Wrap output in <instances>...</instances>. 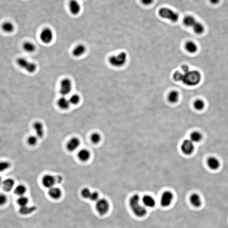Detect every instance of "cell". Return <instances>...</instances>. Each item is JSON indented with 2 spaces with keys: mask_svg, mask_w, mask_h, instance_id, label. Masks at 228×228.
<instances>
[{
  "mask_svg": "<svg viewBox=\"0 0 228 228\" xmlns=\"http://www.w3.org/2000/svg\"><path fill=\"white\" fill-rule=\"evenodd\" d=\"M130 208L133 213L137 217L142 218L146 215L147 210L141 201L140 197L138 194L132 196L129 201Z\"/></svg>",
  "mask_w": 228,
  "mask_h": 228,
  "instance_id": "cell-1",
  "label": "cell"
},
{
  "mask_svg": "<svg viewBox=\"0 0 228 228\" xmlns=\"http://www.w3.org/2000/svg\"><path fill=\"white\" fill-rule=\"evenodd\" d=\"M201 74L196 70H189L182 73L181 82L188 86H194L199 84L201 80Z\"/></svg>",
  "mask_w": 228,
  "mask_h": 228,
  "instance_id": "cell-2",
  "label": "cell"
},
{
  "mask_svg": "<svg viewBox=\"0 0 228 228\" xmlns=\"http://www.w3.org/2000/svg\"><path fill=\"white\" fill-rule=\"evenodd\" d=\"M16 63L20 67L29 73H33L36 71V64L28 61L26 58L23 57L17 58L16 60Z\"/></svg>",
  "mask_w": 228,
  "mask_h": 228,
  "instance_id": "cell-3",
  "label": "cell"
},
{
  "mask_svg": "<svg viewBox=\"0 0 228 228\" xmlns=\"http://www.w3.org/2000/svg\"><path fill=\"white\" fill-rule=\"evenodd\" d=\"M127 55L125 52H121L117 55H114L109 58V64L113 66L120 67L126 64L127 61Z\"/></svg>",
  "mask_w": 228,
  "mask_h": 228,
  "instance_id": "cell-4",
  "label": "cell"
},
{
  "mask_svg": "<svg viewBox=\"0 0 228 228\" xmlns=\"http://www.w3.org/2000/svg\"><path fill=\"white\" fill-rule=\"evenodd\" d=\"M158 13L162 18L168 19L173 22H177L179 19L178 14L169 8H162L159 11Z\"/></svg>",
  "mask_w": 228,
  "mask_h": 228,
  "instance_id": "cell-5",
  "label": "cell"
},
{
  "mask_svg": "<svg viewBox=\"0 0 228 228\" xmlns=\"http://www.w3.org/2000/svg\"><path fill=\"white\" fill-rule=\"evenodd\" d=\"M72 88V82L70 79L64 78L61 82L60 93L62 96H66L71 93Z\"/></svg>",
  "mask_w": 228,
  "mask_h": 228,
  "instance_id": "cell-6",
  "label": "cell"
},
{
  "mask_svg": "<svg viewBox=\"0 0 228 228\" xmlns=\"http://www.w3.org/2000/svg\"><path fill=\"white\" fill-rule=\"evenodd\" d=\"M54 34L51 28L46 27L44 28L40 34V39L43 43L45 44L51 43L53 40Z\"/></svg>",
  "mask_w": 228,
  "mask_h": 228,
  "instance_id": "cell-7",
  "label": "cell"
},
{
  "mask_svg": "<svg viewBox=\"0 0 228 228\" xmlns=\"http://www.w3.org/2000/svg\"><path fill=\"white\" fill-rule=\"evenodd\" d=\"M109 205L108 201L105 199H99L96 204V209L101 215H104L109 210Z\"/></svg>",
  "mask_w": 228,
  "mask_h": 228,
  "instance_id": "cell-8",
  "label": "cell"
},
{
  "mask_svg": "<svg viewBox=\"0 0 228 228\" xmlns=\"http://www.w3.org/2000/svg\"><path fill=\"white\" fill-rule=\"evenodd\" d=\"M173 200V195L172 193L170 192L167 191L163 192L161 196V205L163 207H168L171 205Z\"/></svg>",
  "mask_w": 228,
  "mask_h": 228,
  "instance_id": "cell-9",
  "label": "cell"
},
{
  "mask_svg": "<svg viewBox=\"0 0 228 228\" xmlns=\"http://www.w3.org/2000/svg\"><path fill=\"white\" fill-rule=\"evenodd\" d=\"M194 147L193 143L190 139H186L182 142L181 149L184 154L190 155L192 154L194 151Z\"/></svg>",
  "mask_w": 228,
  "mask_h": 228,
  "instance_id": "cell-10",
  "label": "cell"
},
{
  "mask_svg": "<svg viewBox=\"0 0 228 228\" xmlns=\"http://www.w3.org/2000/svg\"><path fill=\"white\" fill-rule=\"evenodd\" d=\"M69 9L72 15H78L81 10L80 4L77 0H71L69 3Z\"/></svg>",
  "mask_w": 228,
  "mask_h": 228,
  "instance_id": "cell-11",
  "label": "cell"
},
{
  "mask_svg": "<svg viewBox=\"0 0 228 228\" xmlns=\"http://www.w3.org/2000/svg\"><path fill=\"white\" fill-rule=\"evenodd\" d=\"M56 182V178L51 175H45L42 178V182L43 186L46 188H50L53 187Z\"/></svg>",
  "mask_w": 228,
  "mask_h": 228,
  "instance_id": "cell-12",
  "label": "cell"
},
{
  "mask_svg": "<svg viewBox=\"0 0 228 228\" xmlns=\"http://www.w3.org/2000/svg\"><path fill=\"white\" fill-rule=\"evenodd\" d=\"M80 144V139L77 137H73L68 141L66 145L67 149L69 151L73 152L78 148Z\"/></svg>",
  "mask_w": 228,
  "mask_h": 228,
  "instance_id": "cell-13",
  "label": "cell"
},
{
  "mask_svg": "<svg viewBox=\"0 0 228 228\" xmlns=\"http://www.w3.org/2000/svg\"><path fill=\"white\" fill-rule=\"evenodd\" d=\"M142 202L146 208H153L156 205V201L152 196L145 195L142 199Z\"/></svg>",
  "mask_w": 228,
  "mask_h": 228,
  "instance_id": "cell-14",
  "label": "cell"
},
{
  "mask_svg": "<svg viewBox=\"0 0 228 228\" xmlns=\"http://www.w3.org/2000/svg\"><path fill=\"white\" fill-rule=\"evenodd\" d=\"M86 47L85 45L82 44H79L74 48L72 53L75 57H80L83 56L86 52Z\"/></svg>",
  "mask_w": 228,
  "mask_h": 228,
  "instance_id": "cell-15",
  "label": "cell"
},
{
  "mask_svg": "<svg viewBox=\"0 0 228 228\" xmlns=\"http://www.w3.org/2000/svg\"><path fill=\"white\" fill-rule=\"evenodd\" d=\"M209 168L212 170H216L219 168L220 163L218 158L215 157H210L206 161Z\"/></svg>",
  "mask_w": 228,
  "mask_h": 228,
  "instance_id": "cell-16",
  "label": "cell"
},
{
  "mask_svg": "<svg viewBox=\"0 0 228 228\" xmlns=\"http://www.w3.org/2000/svg\"><path fill=\"white\" fill-rule=\"evenodd\" d=\"M15 181L12 178H9L3 181L2 187L6 192H10L15 187Z\"/></svg>",
  "mask_w": 228,
  "mask_h": 228,
  "instance_id": "cell-17",
  "label": "cell"
},
{
  "mask_svg": "<svg viewBox=\"0 0 228 228\" xmlns=\"http://www.w3.org/2000/svg\"><path fill=\"white\" fill-rule=\"evenodd\" d=\"M49 195L52 199H59L61 196V191L57 187H52L49 188L48 192Z\"/></svg>",
  "mask_w": 228,
  "mask_h": 228,
  "instance_id": "cell-18",
  "label": "cell"
},
{
  "mask_svg": "<svg viewBox=\"0 0 228 228\" xmlns=\"http://www.w3.org/2000/svg\"><path fill=\"white\" fill-rule=\"evenodd\" d=\"M190 201L192 205L196 207H199L201 206V197L197 193H193L191 196L190 197Z\"/></svg>",
  "mask_w": 228,
  "mask_h": 228,
  "instance_id": "cell-19",
  "label": "cell"
},
{
  "mask_svg": "<svg viewBox=\"0 0 228 228\" xmlns=\"http://www.w3.org/2000/svg\"><path fill=\"white\" fill-rule=\"evenodd\" d=\"M33 128L36 136L39 138L43 137L44 134V126L43 124L39 122H36L33 125Z\"/></svg>",
  "mask_w": 228,
  "mask_h": 228,
  "instance_id": "cell-20",
  "label": "cell"
},
{
  "mask_svg": "<svg viewBox=\"0 0 228 228\" xmlns=\"http://www.w3.org/2000/svg\"><path fill=\"white\" fill-rule=\"evenodd\" d=\"M90 154L89 150L85 149H81L79 151L78 157L80 160L85 162L90 158Z\"/></svg>",
  "mask_w": 228,
  "mask_h": 228,
  "instance_id": "cell-21",
  "label": "cell"
},
{
  "mask_svg": "<svg viewBox=\"0 0 228 228\" xmlns=\"http://www.w3.org/2000/svg\"><path fill=\"white\" fill-rule=\"evenodd\" d=\"M57 104L58 107L62 109H68L70 107V101L67 99L65 96H62L58 100Z\"/></svg>",
  "mask_w": 228,
  "mask_h": 228,
  "instance_id": "cell-22",
  "label": "cell"
},
{
  "mask_svg": "<svg viewBox=\"0 0 228 228\" xmlns=\"http://www.w3.org/2000/svg\"><path fill=\"white\" fill-rule=\"evenodd\" d=\"M2 29L6 33H12L15 30V26L12 22L6 21L2 25Z\"/></svg>",
  "mask_w": 228,
  "mask_h": 228,
  "instance_id": "cell-23",
  "label": "cell"
},
{
  "mask_svg": "<svg viewBox=\"0 0 228 228\" xmlns=\"http://www.w3.org/2000/svg\"><path fill=\"white\" fill-rule=\"evenodd\" d=\"M22 48L27 53H33L36 50V46L31 41H25L22 45Z\"/></svg>",
  "mask_w": 228,
  "mask_h": 228,
  "instance_id": "cell-24",
  "label": "cell"
},
{
  "mask_svg": "<svg viewBox=\"0 0 228 228\" xmlns=\"http://www.w3.org/2000/svg\"><path fill=\"white\" fill-rule=\"evenodd\" d=\"M186 51L191 53H194L198 50V46L195 42L192 41H188L185 45Z\"/></svg>",
  "mask_w": 228,
  "mask_h": 228,
  "instance_id": "cell-25",
  "label": "cell"
},
{
  "mask_svg": "<svg viewBox=\"0 0 228 228\" xmlns=\"http://www.w3.org/2000/svg\"><path fill=\"white\" fill-rule=\"evenodd\" d=\"M194 32L197 34H201L205 32V27L202 23L196 22L192 27Z\"/></svg>",
  "mask_w": 228,
  "mask_h": 228,
  "instance_id": "cell-26",
  "label": "cell"
},
{
  "mask_svg": "<svg viewBox=\"0 0 228 228\" xmlns=\"http://www.w3.org/2000/svg\"><path fill=\"white\" fill-rule=\"evenodd\" d=\"M190 140L193 143H197L201 141L202 140V135L200 132H193L191 133Z\"/></svg>",
  "mask_w": 228,
  "mask_h": 228,
  "instance_id": "cell-27",
  "label": "cell"
},
{
  "mask_svg": "<svg viewBox=\"0 0 228 228\" xmlns=\"http://www.w3.org/2000/svg\"><path fill=\"white\" fill-rule=\"evenodd\" d=\"M36 209V207L35 206H22L20 207L19 212L21 214L23 215H26L29 214L33 211H35Z\"/></svg>",
  "mask_w": 228,
  "mask_h": 228,
  "instance_id": "cell-28",
  "label": "cell"
},
{
  "mask_svg": "<svg viewBox=\"0 0 228 228\" xmlns=\"http://www.w3.org/2000/svg\"><path fill=\"white\" fill-rule=\"evenodd\" d=\"M26 192V187L24 185L22 184L18 185L14 189V192L15 194L20 196H24Z\"/></svg>",
  "mask_w": 228,
  "mask_h": 228,
  "instance_id": "cell-29",
  "label": "cell"
},
{
  "mask_svg": "<svg viewBox=\"0 0 228 228\" xmlns=\"http://www.w3.org/2000/svg\"><path fill=\"white\" fill-rule=\"evenodd\" d=\"M195 19L192 16H186L183 19V23L186 26L192 27L196 22Z\"/></svg>",
  "mask_w": 228,
  "mask_h": 228,
  "instance_id": "cell-30",
  "label": "cell"
},
{
  "mask_svg": "<svg viewBox=\"0 0 228 228\" xmlns=\"http://www.w3.org/2000/svg\"><path fill=\"white\" fill-rule=\"evenodd\" d=\"M179 95L178 93L176 91L171 92L168 95V100L172 103H175L179 99Z\"/></svg>",
  "mask_w": 228,
  "mask_h": 228,
  "instance_id": "cell-31",
  "label": "cell"
},
{
  "mask_svg": "<svg viewBox=\"0 0 228 228\" xmlns=\"http://www.w3.org/2000/svg\"><path fill=\"white\" fill-rule=\"evenodd\" d=\"M193 107L197 110L201 111L205 107V103L201 99H198L196 100L193 103Z\"/></svg>",
  "mask_w": 228,
  "mask_h": 228,
  "instance_id": "cell-32",
  "label": "cell"
},
{
  "mask_svg": "<svg viewBox=\"0 0 228 228\" xmlns=\"http://www.w3.org/2000/svg\"><path fill=\"white\" fill-rule=\"evenodd\" d=\"M11 164L8 161H0V172H3L8 170L10 167Z\"/></svg>",
  "mask_w": 228,
  "mask_h": 228,
  "instance_id": "cell-33",
  "label": "cell"
},
{
  "mask_svg": "<svg viewBox=\"0 0 228 228\" xmlns=\"http://www.w3.org/2000/svg\"><path fill=\"white\" fill-rule=\"evenodd\" d=\"M28 201L29 200L28 198L24 196H20L17 200V203L20 207L27 206Z\"/></svg>",
  "mask_w": 228,
  "mask_h": 228,
  "instance_id": "cell-34",
  "label": "cell"
},
{
  "mask_svg": "<svg viewBox=\"0 0 228 228\" xmlns=\"http://www.w3.org/2000/svg\"><path fill=\"white\" fill-rule=\"evenodd\" d=\"M69 100L70 104L77 105L80 102V98L78 94H75L71 95Z\"/></svg>",
  "mask_w": 228,
  "mask_h": 228,
  "instance_id": "cell-35",
  "label": "cell"
},
{
  "mask_svg": "<svg viewBox=\"0 0 228 228\" xmlns=\"http://www.w3.org/2000/svg\"><path fill=\"white\" fill-rule=\"evenodd\" d=\"M38 141V137L37 136L32 135L29 136L27 139V143L31 146H34L36 144Z\"/></svg>",
  "mask_w": 228,
  "mask_h": 228,
  "instance_id": "cell-36",
  "label": "cell"
},
{
  "mask_svg": "<svg viewBox=\"0 0 228 228\" xmlns=\"http://www.w3.org/2000/svg\"><path fill=\"white\" fill-rule=\"evenodd\" d=\"M101 137L98 133H93L91 136V140L94 144H97L101 140Z\"/></svg>",
  "mask_w": 228,
  "mask_h": 228,
  "instance_id": "cell-37",
  "label": "cell"
},
{
  "mask_svg": "<svg viewBox=\"0 0 228 228\" xmlns=\"http://www.w3.org/2000/svg\"><path fill=\"white\" fill-rule=\"evenodd\" d=\"M91 192L88 188H85L82 190L81 192V195L83 198L85 199H89Z\"/></svg>",
  "mask_w": 228,
  "mask_h": 228,
  "instance_id": "cell-38",
  "label": "cell"
},
{
  "mask_svg": "<svg viewBox=\"0 0 228 228\" xmlns=\"http://www.w3.org/2000/svg\"><path fill=\"white\" fill-rule=\"evenodd\" d=\"M182 73L180 72V71H177L173 75V78L174 80L178 82H180L181 81L182 79Z\"/></svg>",
  "mask_w": 228,
  "mask_h": 228,
  "instance_id": "cell-39",
  "label": "cell"
},
{
  "mask_svg": "<svg viewBox=\"0 0 228 228\" xmlns=\"http://www.w3.org/2000/svg\"><path fill=\"white\" fill-rule=\"evenodd\" d=\"M7 201V197L3 193L0 194V205H4Z\"/></svg>",
  "mask_w": 228,
  "mask_h": 228,
  "instance_id": "cell-40",
  "label": "cell"
},
{
  "mask_svg": "<svg viewBox=\"0 0 228 228\" xmlns=\"http://www.w3.org/2000/svg\"><path fill=\"white\" fill-rule=\"evenodd\" d=\"M99 195L97 192H91L89 199L92 201H97L99 200Z\"/></svg>",
  "mask_w": 228,
  "mask_h": 228,
  "instance_id": "cell-41",
  "label": "cell"
},
{
  "mask_svg": "<svg viewBox=\"0 0 228 228\" xmlns=\"http://www.w3.org/2000/svg\"><path fill=\"white\" fill-rule=\"evenodd\" d=\"M142 2L144 5H149L151 4L153 2V0H141Z\"/></svg>",
  "mask_w": 228,
  "mask_h": 228,
  "instance_id": "cell-42",
  "label": "cell"
},
{
  "mask_svg": "<svg viewBox=\"0 0 228 228\" xmlns=\"http://www.w3.org/2000/svg\"><path fill=\"white\" fill-rule=\"evenodd\" d=\"M181 69H182V71L183 73L188 72L190 70L189 67L188 66V65H182V66L181 67Z\"/></svg>",
  "mask_w": 228,
  "mask_h": 228,
  "instance_id": "cell-43",
  "label": "cell"
},
{
  "mask_svg": "<svg viewBox=\"0 0 228 228\" xmlns=\"http://www.w3.org/2000/svg\"><path fill=\"white\" fill-rule=\"evenodd\" d=\"M220 0H210V2L212 4H217L219 3Z\"/></svg>",
  "mask_w": 228,
  "mask_h": 228,
  "instance_id": "cell-44",
  "label": "cell"
},
{
  "mask_svg": "<svg viewBox=\"0 0 228 228\" xmlns=\"http://www.w3.org/2000/svg\"><path fill=\"white\" fill-rule=\"evenodd\" d=\"M3 180H2V177L0 176V186H2L3 184Z\"/></svg>",
  "mask_w": 228,
  "mask_h": 228,
  "instance_id": "cell-45",
  "label": "cell"
}]
</instances>
